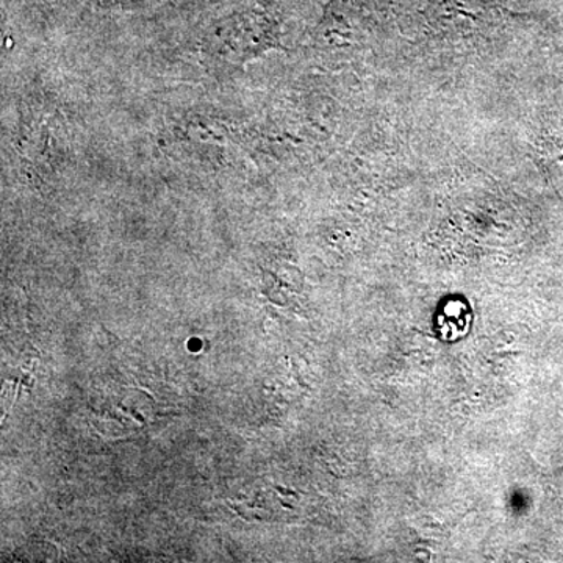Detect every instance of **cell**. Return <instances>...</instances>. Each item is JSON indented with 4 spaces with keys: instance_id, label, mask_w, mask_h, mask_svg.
Returning a JSON list of instances; mask_svg holds the SVG:
<instances>
[{
    "instance_id": "obj_3",
    "label": "cell",
    "mask_w": 563,
    "mask_h": 563,
    "mask_svg": "<svg viewBox=\"0 0 563 563\" xmlns=\"http://www.w3.org/2000/svg\"><path fill=\"white\" fill-rule=\"evenodd\" d=\"M109 2H114V3H136V2H143V0H109Z\"/></svg>"
},
{
    "instance_id": "obj_2",
    "label": "cell",
    "mask_w": 563,
    "mask_h": 563,
    "mask_svg": "<svg viewBox=\"0 0 563 563\" xmlns=\"http://www.w3.org/2000/svg\"><path fill=\"white\" fill-rule=\"evenodd\" d=\"M376 0H329L317 38L331 47L358 43L376 20Z\"/></svg>"
},
{
    "instance_id": "obj_1",
    "label": "cell",
    "mask_w": 563,
    "mask_h": 563,
    "mask_svg": "<svg viewBox=\"0 0 563 563\" xmlns=\"http://www.w3.org/2000/svg\"><path fill=\"white\" fill-rule=\"evenodd\" d=\"M277 31L279 21L273 0H261L218 21L211 44L228 60L244 63L257 57L258 52L276 47Z\"/></svg>"
}]
</instances>
